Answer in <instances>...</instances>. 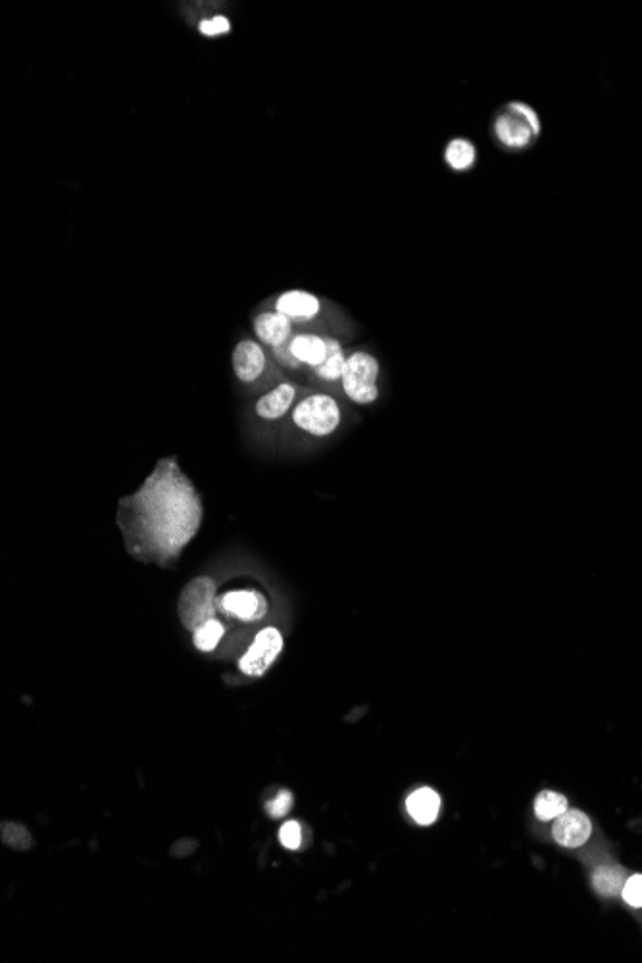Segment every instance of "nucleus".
Wrapping results in <instances>:
<instances>
[{"label":"nucleus","instance_id":"obj_10","mask_svg":"<svg viewBox=\"0 0 642 963\" xmlns=\"http://www.w3.org/2000/svg\"><path fill=\"white\" fill-rule=\"evenodd\" d=\"M222 610L233 618L258 621L268 614V602L264 594L254 591H231L222 598Z\"/></svg>","mask_w":642,"mask_h":963},{"label":"nucleus","instance_id":"obj_4","mask_svg":"<svg viewBox=\"0 0 642 963\" xmlns=\"http://www.w3.org/2000/svg\"><path fill=\"white\" fill-rule=\"evenodd\" d=\"M216 614V583L210 577H197L187 583L179 596V618L185 629L197 631Z\"/></svg>","mask_w":642,"mask_h":963},{"label":"nucleus","instance_id":"obj_17","mask_svg":"<svg viewBox=\"0 0 642 963\" xmlns=\"http://www.w3.org/2000/svg\"><path fill=\"white\" fill-rule=\"evenodd\" d=\"M346 358L348 356L343 350V345L337 339H327V356H325L320 368H316L314 371L321 381H327V383L341 381L343 371H345Z\"/></svg>","mask_w":642,"mask_h":963},{"label":"nucleus","instance_id":"obj_16","mask_svg":"<svg viewBox=\"0 0 642 963\" xmlns=\"http://www.w3.org/2000/svg\"><path fill=\"white\" fill-rule=\"evenodd\" d=\"M441 812V796L431 789H420L408 798V814L420 825H431Z\"/></svg>","mask_w":642,"mask_h":963},{"label":"nucleus","instance_id":"obj_14","mask_svg":"<svg viewBox=\"0 0 642 963\" xmlns=\"http://www.w3.org/2000/svg\"><path fill=\"white\" fill-rule=\"evenodd\" d=\"M289 350L297 358L298 364H306L316 370L327 356V339L314 333H300L291 339Z\"/></svg>","mask_w":642,"mask_h":963},{"label":"nucleus","instance_id":"obj_6","mask_svg":"<svg viewBox=\"0 0 642 963\" xmlns=\"http://www.w3.org/2000/svg\"><path fill=\"white\" fill-rule=\"evenodd\" d=\"M493 135L498 145L508 150L529 149L537 141V135L533 133L531 125L510 108H504L494 118Z\"/></svg>","mask_w":642,"mask_h":963},{"label":"nucleus","instance_id":"obj_19","mask_svg":"<svg viewBox=\"0 0 642 963\" xmlns=\"http://www.w3.org/2000/svg\"><path fill=\"white\" fill-rule=\"evenodd\" d=\"M223 633H225V629H223L222 623L216 621V619H210L195 631V646L200 652H212L222 641Z\"/></svg>","mask_w":642,"mask_h":963},{"label":"nucleus","instance_id":"obj_21","mask_svg":"<svg viewBox=\"0 0 642 963\" xmlns=\"http://www.w3.org/2000/svg\"><path fill=\"white\" fill-rule=\"evenodd\" d=\"M629 908L642 910V873H633L627 877L621 896H619Z\"/></svg>","mask_w":642,"mask_h":963},{"label":"nucleus","instance_id":"obj_3","mask_svg":"<svg viewBox=\"0 0 642 963\" xmlns=\"http://www.w3.org/2000/svg\"><path fill=\"white\" fill-rule=\"evenodd\" d=\"M343 421L339 402L331 395L314 393L304 396L293 408V423L312 437L333 435Z\"/></svg>","mask_w":642,"mask_h":963},{"label":"nucleus","instance_id":"obj_1","mask_svg":"<svg viewBox=\"0 0 642 963\" xmlns=\"http://www.w3.org/2000/svg\"><path fill=\"white\" fill-rule=\"evenodd\" d=\"M202 502L175 458H162L143 487L118 502L127 552L166 568L198 533Z\"/></svg>","mask_w":642,"mask_h":963},{"label":"nucleus","instance_id":"obj_5","mask_svg":"<svg viewBox=\"0 0 642 963\" xmlns=\"http://www.w3.org/2000/svg\"><path fill=\"white\" fill-rule=\"evenodd\" d=\"M281 650H283L281 633L275 627H266L256 635L247 654L239 660V669L248 677H260L273 666Z\"/></svg>","mask_w":642,"mask_h":963},{"label":"nucleus","instance_id":"obj_13","mask_svg":"<svg viewBox=\"0 0 642 963\" xmlns=\"http://www.w3.org/2000/svg\"><path fill=\"white\" fill-rule=\"evenodd\" d=\"M627 877L629 875H627V869L623 865L614 864V862L598 864L594 865L593 871H591V885L600 898L614 900V898L621 896V890H623Z\"/></svg>","mask_w":642,"mask_h":963},{"label":"nucleus","instance_id":"obj_8","mask_svg":"<svg viewBox=\"0 0 642 963\" xmlns=\"http://www.w3.org/2000/svg\"><path fill=\"white\" fill-rule=\"evenodd\" d=\"M275 310L291 321L308 323L316 320L321 314V300L314 293L308 291H287L275 300Z\"/></svg>","mask_w":642,"mask_h":963},{"label":"nucleus","instance_id":"obj_11","mask_svg":"<svg viewBox=\"0 0 642 963\" xmlns=\"http://www.w3.org/2000/svg\"><path fill=\"white\" fill-rule=\"evenodd\" d=\"M254 333L264 345L281 348L293 339V321L275 312H262L254 318Z\"/></svg>","mask_w":642,"mask_h":963},{"label":"nucleus","instance_id":"obj_9","mask_svg":"<svg viewBox=\"0 0 642 963\" xmlns=\"http://www.w3.org/2000/svg\"><path fill=\"white\" fill-rule=\"evenodd\" d=\"M268 358L256 341H241L233 350V370L239 381L254 383L266 370Z\"/></svg>","mask_w":642,"mask_h":963},{"label":"nucleus","instance_id":"obj_20","mask_svg":"<svg viewBox=\"0 0 642 963\" xmlns=\"http://www.w3.org/2000/svg\"><path fill=\"white\" fill-rule=\"evenodd\" d=\"M0 835H2V842L12 846L14 850H27L31 848V835L29 831L18 825V823H2V829H0Z\"/></svg>","mask_w":642,"mask_h":963},{"label":"nucleus","instance_id":"obj_18","mask_svg":"<svg viewBox=\"0 0 642 963\" xmlns=\"http://www.w3.org/2000/svg\"><path fill=\"white\" fill-rule=\"evenodd\" d=\"M568 798L560 792L543 791L535 800V814L541 821H554L568 810Z\"/></svg>","mask_w":642,"mask_h":963},{"label":"nucleus","instance_id":"obj_12","mask_svg":"<svg viewBox=\"0 0 642 963\" xmlns=\"http://www.w3.org/2000/svg\"><path fill=\"white\" fill-rule=\"evenodd\" d=\"M295 398H297V387L293 383H281L256 402L254 406L256 416L262 420H279L291 410V406L295 404Z\"/></svg>","mask_w":642,"mask_h":963},{"label":"nucleus","instance_id":"obj_24","mask_svg":"<svg viewBox=\"0 0 642 963\" xmlns=\"http://www.w3.org/2000/svg\"><path fill=\"white\" fill-rule=\"evenodd\" d=\"M279 840L285 848L289 850H297L300 848V842H302V829L298 825V821H287L281 831H279Z\"/></svg>","mask_w":642,"mask_h":963},{"label":"nucleus","instance_id":"obj_25","mask_svg":"<svg viewBox=\"0 0 642 963\" xmlns=\"http://www.w3.org/2000/svg\"><path fill=\"white\" fill-rule=\"evenodd\" d=\"M291 806H293V794L289 791H281L277 794V798L268 804V814L272 817H283L289 814Z\"/></svg>","mask_w":642,"mask_h":963},{"label":"nucleus","instance_id":"obj_23","mask_svg":"<svg viewBox=\"0 0 642 963\" xmlns=\"http://www.w3.org/2000/svg\"><path fill=\"white\" fill-rule=\"evenodd\" d=\"M198 31H200L204 37H218V35H225V33L231 31V22H229L225 16L204 18V20L198 24Z\"/></svg>","mask_w":642,"mask_h":963},{"label":"nucleus","instance_id":"obj_15","mask_svg":"<svg viewBox=\"0 0 642 963\" xmlns=\"http://www.w3.org/2000/svg\"><path fill=\"white\" fill-rule=\"evenodd\" d=\"M443 160L452 172H471L477 164V147L466 137H454L446 143Z\"/></svg>","mask_w":642,"mask_h":963},{"label":"nucleus","instance_id":"obj_26","mask_svg":"<svg viewBox=\"0 0 642 963\" xmlns=\"http://www.w3.org/2000/svg\"><path fill=\"white\" fill-rule=\"evenodd\" d=\"M275 354H277V360L283 364V366H289V368H297L298 360L291 354L289 350V345L281 346V348H275Z\"/></svg>","mask_w":642,"mask_h":963},{"label":"nucleus","instance_id":"obj_2","mask_svg":"<svg viewBox=\"0 0 642 963\" xmlns=\"http://www.w3.org/2000/svg\"><path fill=\"white\" fill-rule=\"evenodd\" d=\"M379 360L366 352L356 350L346 358L345 371L341 377L343 393L346 398L358 406H370L379 398Z\"/></svg>","mask_w":642,"mask_h":963},{"label":"nucleus","instance_id":"obj_22","mask_svg":"<svg viewBox=\"0 0 642 963\" xmlns=\"http://www.w3.org/2000/svg\"><path fill=\"white\" fill-rule=\"evenodd\" d=\"M506 108H510L512 112L519 114L527 124L531 125V129H533V133H535L537 137L541 135L543 124H541V118H539V114L535 112V108H531V106H529L527 102H523V100H512V102L506 104Z\"/></svg>","mask_w":642,"mask_h":963},{"label":"nucleus","instance_id":"obj_7","mask_svg":"<svg viewBox=\"0 0 642 963\" xmlns=\"http://www.w3.org/2000/svg\"><path fill=\"white\" fill-rule=\"evenodd\" d=\"M594 825L591 817L581 810H566L552 825V837L564 848H581L593 837Z\"/></svg>","mask_w":642,"mask_h":963}]
</instances>
